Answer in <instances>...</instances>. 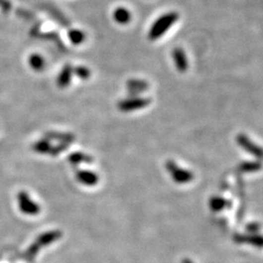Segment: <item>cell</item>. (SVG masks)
Segmentation results:
<instances>
[{"instance_id": "6da1fadb", "label": "cell", "mask_w": 263, "mask_h": 263, "mask_svg": "<svg viewBox=\"0 0 263 263\" xmlns=\"http://www.w3.org/2000/svg\"><path fill=\"white\" fill-rule=\"evenodd\" d=\"M178 20H179V14L176 12H170L161 16L152 25L149 30L148 33L149 39L156 40L158 38H160Z\"/></svg>"}, {"instance_id": "7a4b0ae2", "label": "cell", "mask_w": 263, "mask_h": 263, "mask_svg": "<svg viewBox=\"0 0 263 263\" xmlns=\"http://www.w3.org/2000/svg\"><path fill=\"white\" fill-rule=\"evenodd\" d=\"M151 101L149 98H139V97H132L130 99H126L121 101L118 104L119 110L123 112H130L133 110H138L146 107L150 105Z\"/></svg>"}, {"instance_id": "3957f363", "label": "cell", "mask_w": 263, "mask_h": 263, "mask_svg": "<svg viewBox=\"0 0 263 263\" xmlns=\"http://www.w3.org/2000/svg\"><path fill=\"white\" fill-rule=\"evenodd\" d=\"M237 142L243 149H245L252 155L258 158H263V148L260 147L254 141H252L248 135L243 133L237 135Z\"/></svg>"}, {"instance_id": "277c9868", "label": "cell", "mask_w": 263, "mask_h": 263, "mask_svg": "<svg viewBox=\"0 0 263 263\" xmlns=\"http://www.w3.org/2000/svg\"><path fill=\"white\" fill-rule=\"evenodd\" d=\"M167 169L171 173L173 179L178 183H187L192 180V174L186 170L179 168L173 161H169L167 163Z\"/></svg>"}, {"instance_id": "5b68a950", "label": "cell", "mask_w": 263, "mask_h": 263, "mask_svg": "<svg viewBox=\"0 0 263 263\" xmlns=\"http://www.w3.org/2000/svg\"><path fill=\"white\" fill-rule=\"evenodd\" d=\"M127 88L132 97L145 92L149 88V84L141 79H131L127 82Z\"/></svg>"}, {"instance_id": "8992f818", "label": "cell", "mask_w": 263, "mask_h": 263, "mask_svg": "<svg viewBox=\"0 0 263 263\" xmlns=\"http://www.w3.org/2000/svg\"><path fill=\"white\" fill-rule=\"evenodd\" d=\"M45 138L48 140H57L61 143L69 144L75 140V135L70 132H47L44 134Z\"/></svg>"}, {"instance_id": "52a82bcc", "label": "cell", "mask_w": 263, "mask_h": 263, "mask_svg": "<svg viewBox=\"0 0 263 263\" xmlns=\"http://www.w3.org/2000/svg\"><path fill=\"white\" fill-rule=\"evenodd\" d=\"M172 56L178 70L181 72H185L188 68V62L184 50L182 48H176L173 50Z\"/></svg>"}, {"instance_id": "ba28073f", "label": "cell", "mask_w": 263, "mask_h": 263, "mask_svg": "<svg viewBox=\"0 0 263 263\" xmlns=\"http://www.w3.org/2000/svg\"><path fill=\"white\" fill-rule=\"evenodd\" d=\"M72 67L69 65H66L64 66L63 70L59 74V77L57 80L58 86L60 88H66L69 85L70 80H71V74H72Z\"/></svg>"}, {"instance_id": "9c48e42d", "label": "cell", "mask_w": 263, "mask_h": 263, "mask_svg": "<svg viewBox=\"0 0 263 263\" xmlns=\"http://www.w3.org/2000/svg\"><path fill=\"white\" fill-rule=\"evenodd\" d=\"M131 13L125 8H118L114 12V19L118 24L126 25L131 21Z\"/></svg>"}, {"instance_id": "30bf717a", "label": "cell", "mask_w": 263, "mask_h": 263, "mask_svg": "<svg viewBox=\"0 0 263 263\" xmlns=\"http://www.w3.org/2000/svg\"><path fill=\"white\" fill-rule=\"evenodd\" d=\"M29 65L34 70L41 71L45 67V60L40 55L34 54L29 58Z\"/></svg>"}, {"instance_id": "8fae6325", "label": "cell", "mask_w": 263, "mask_h": 263, "mask_svg": "<svg viewBox=\"0 0 263 263\" xmlns=\"http://www.w3.org/2000/svg\"><path fill=\"white\" fill-rule=\"evenodd\" d=\"M52 145L50 141L46 138H43L41 140H38L32 145V149L38 153H49Z\"/></svg>"}, {"instance_id": "7c38bea8", "label": "cell", "mask_w": 263, "mask_h": 263, "mask_svg": "<svg viewBox=\"0 0 263 263\" xmlns=\"http://www.w3.org/2000/svg\"><path fill=\"white\" fill-rule=\"evenodd\" d=\"M77 179L81 183L87 184H94L97 183L98 178L94 173L86 172V171H80L77 174Z\"/></svg>"}, {"instance_id": "4fadbf2b", "label": "cell", "mask_w": 263, "mask_h": 263, "mask_svg": "<svg viewBox=\"0 0 263 263\" xmlns=\"http://www.w3.org/2000/svg\"><path fill=\"white\" fill-rule=\"evenodd\" d=\"M68 160L71 164H80V163H92L93 159L91 156L85 154V153H81V152H75V153H71L68 157Z\"/></svg>"}, {"instance_id": "5bb4252c", "label": "cell", "mask_w": 263, "mask_h": 263, "mask_svg": "<svg viewBox=\"0 0 263 263\" xmlns=\"http://www.w3.org/2000/svg\"><path fill=\"white\" fill-rule=\"evenodd\" d=\"M68 37L70 39V41L75 44L78 45L81 44L85 41V33L79 29H71L68 32Z\"/></svg>"}, {"instance_id": "9a60e30c", "label": "cell", "mask_w": 263, "mask_h": 263, "mask_svg": "<svg viewBox=\"0 0 263 263\" xmlns=\"http://www.w3.org/2000/svg\"><path fill=\"white\" fill-rule=\"evenodd\" d=\"M262 167V164L259 162H246L240 165V169L243 172H254L258 171Z\"/></svg>"}, {"instance_id": "2e32d148", "label": "cell", "mask_w": 263, "mask_h": 263, "mask_svg": "<svg viewBox=\"0 0 263 263\" xmlns=\"http://www.w3.org/2000/svg\"><path fill=\"white\" fill-rule=\"evenodd\" d=\"M73 71L77 77L83 80H86L91 76V70L86 66H76Z\"/></svg>"}, {"instance_id": "e0dca14e", "label": "cell", "mask_w": 263, "mask_h": 263, "mask_svg": "<svg viewBox=\"0 0 263 263\" xmlns=\"http://www.w3.org/2000/svg\"><path fill=\"white\" fill-rule=\"evenodd\" d=\"M49 12L51 13V15H52L53 17L58 21V23H60V24L63 25V26H69V23L67 22V20H66L63 15H61L60 13H58L57 10H55V9H53V8H50V9H49Z\"/></svg>"}, {"instance_id": "ac0fdd59", "label": "cell", "mask_w": 263, "mask_h": 263, "mask_svg": "<svg viewBox=\"0 0 263 263\" xmlns=\"http://www.w3.org/2000/svg\"><path fill=\"white\" fill-rule=\"evenodd\" d=\"M67 147H68V144H66V143H60V144H58L56 146H52L51 147V149L49 151V154L53 155V156H56V155L60 154L61 152L65 151L66 149H67Z\"/></svg>"}, {"instance_id": "d6986e66", "label": "cell", "mask_w": 263, "mask_h": 263, "mask_svg": "<svg viewBox=\"0 0 263 263\" xmlns=\"http://www.w3.org/2000/svg\"><path fill=\"white\" fill-rule=\"evenodd\" d=\"M41 36H44V38H46V39H49V40H52V41H55L57 44H59V46L60 47H63V43H62V41H61V39H60V37L56 34V33H54V32H51V33H46V34H40Z\"/></svg>"}, {"instance_id": "ffe728a7", "label": "cell", "mask_w": 263, "mask_h": 263, "mask_svg": "<svg viewBox=\"0 0 263 263\" xmlns=\"http://www.w3.org/2000/svg\"><path fill=\"white\" fill-rule=\"evenodd\" d=\"M0 9L4 12H9L12 9V5L8 0H0Z\"/></svg>"}, {"instance_id": "44dd1931", "label": "cell", "mask_w": 263, "mask_h": 263, "mask_svg": "<svg viewBox=\"0 0 263 263\" xmlns=\"http://www.w3.org/2000/svg\"><path fill=\"white\" fill-rule=\"evenodd\" d=\"M18 13H19L20 16L25 17L26 19H33L32 14H31V13H28V12H26V11H22V10H20V11H18Z\"/></svg>"}]
</instances>
